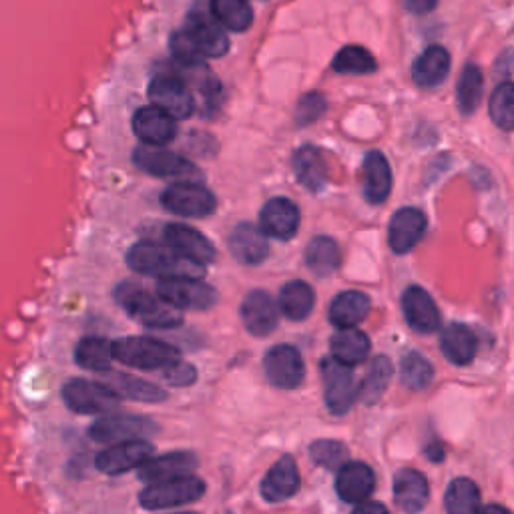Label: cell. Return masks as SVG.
Masks as SVG:
<instances>
[{
    "label": "cell",
    "instance_id": "obj_28",
    "mask_svg": "<svg viewBox=\"0 0 514 514\" xmlns=\"http://www.w3.org/2000/svg\"><path fill=\"white\" fill-rule=\"evenodd\" d=\"M294 173L312 193H320L328 185L326 159L314 145H304L294 153Z\"/></svg>",
    "mask_w": 514,
    "mask_h": 514
},
{
    "label": "cell",
    "instance_id": "obj_43",
    "mask_svg": "<svg viewBox=\"0 0 514 514\" xmlns=\"http://www.w3.org/2000/svg\"><path fill=\"white\" fill-rule=\"evenodd\" d=\"M169 49H171V57L175 59V63H177L181 69L205 65V57H203V53L199 51V47L195 45L193 37L187 33V29H181V31H177V33L171 35Z\"/></svg>",
    "mask_w": 514,
    "mask_h": 514
},
{
    "label": "cell",
    "instance_id": "obj_32",
    "mask_svg": "<svg viewBox=\"0 0 514 514\" xmlns=\"http://www.w3.org/2000/svg\"><path fill=\"white\" fill-rule=\"evenodd\" d=\"M107 386H111L121 398H129V400H137V402L159 404V402L167 400L165 390H161L159 386L145 382L137 376H131V374H119V372L107 374Z\"/></svg>",
    "mask_w": 514,
    "mask_h": 514
},
{
    "label": "cell",
    "instance_id": "obj_7",
    "mask_svg": "<svg viewBox=\"0 0 514 514\" xmlns=\"http://www.w3.org/2000/svg\"><path fill=\"white\" fill-rule=\"evenodd\" d=\"M161 205L181 217H207L215 211L217 199L207 187L185 179L163 191Z\"/></svg>",
    "mask_w": 514,
    "mask_h": 514
},
{
    "label": "cell",
    "instance_id": "obj_24",
    "mask_svg": "<svg viewBox=\"0 0 514 514\" xmlns=\"http://www.w3.org/2000/svg\"><path fill=\"white\" fill-rule=\"evenodd\" d=\"M430 488L422 472L414 468H404L394 476V500L404 512H418L428 504Z\"/></svg>",
    "mask_w": 514,
    "mask_h": 514
},
{
    "label": "cell",
    "instance_id": "obj_36",
    "mask_svg": "<svg viewBox=\"0 0 514 514\" xmlns=\"http://www.w3.org/2000/svg\"><path fill=\"white\" fill-rule=\"evenodd\" d=\"M113 356V344L103 338H85L75 350V362L89 372H109Z\"/></svg>",
    "mask_w": 514,
    "mask_h": 514
},
{
    "label": "cell",
    "instance_id": "obj_29",
    "mask_svg": "<svg viewBox=\"0 0 514 514\" xmlns=\"http://www.w3.org/2000/svg\"><path fill=\"white\" fill-rule=\"evenodd\" d=\"M370 308H372V302L366 294L348 290L334 298L328 318L338 330L340 328H356L370 314Z\"/></svg>",
    "mask_w": 514,
    "mask_h": 514
},
{
    "label": "cell",
    "instance_id": "obj_27",
    "mask_svg": "<svg viewBox=\"0 0 514 514\" xmlns=\"http://www.w3.org/2000/svg\"><path fill=\"white\" fill-rule=\"evenodd\" d=\"M392 191V169L382 151H370L364 161V193L372 205H380Z\"/></svg>",
    "mask_w": 514,
    "mask_h": 514
},
{
    "label": "cell",
    "instance_id": "obj_23",
    "mask_svg": "<svg viewBox=\"0 0 514 514\" xmlns=\"http://www.w3.org/2000/svg\"><path fill=\"white\" fill-rule=\"evenodd\" d=\"M300 472L292 456H282L262 480L260 492L268 502H284L300 490Z\"/></svg>",
    "mask_w": 514,
    "mask_h": 514
},
{
    "label": "cell",
    "instance_id": "obj_2",
    "mask_svg": "<svg viewBox=\"0 0 514 514\" xmlns=\"http://www.w3.org/2000/svg\"><path fill=\"white\" fill-rule=\"evenodd\" d=\"M115 300L123 306V310L137 320L139 324L155 330L177 328L183 322V314L179 308L163 300L159 294L151 296L141 286L133 282H125L115 290Z\"/></svg>",
    "mask_w": 514,
    "mask_h": 514
},
{
    "label": "cell",
    "instance_id": "obj_39",
    "mask_svg": "<svg viewBox=\"0 0 514 514\" xmlns=\"http://www.w3.org/2000/svg\"><path fill=\"white\" fill-rule=\"evenodd\" d=\"M374 55L358 45H348L336 53L332 69L340 75H370L376 71Z\"/></svg>",
    "mask_w": 514,
    "mask_h": 514
},
{
    "label": "cell",
    "instance_id": "obj_26",
    "mask_svg": "<svg viewBox=\"0 0 514 514\" xmlns=\"http://www.w3.org/2000/svg\"><path fill=\"white\" fill-rule=\"evenodd\" d=\"M197 468V456L193 452H169L159 458H149L139 468V478L145 482H159L175 476L191 474Z\"/></svg>",
    "mask_w": 514,
    "mask_h": 514
},
{
    "label": "cell",
    "instance_id": "obj_14",
    "mask_svg": "<svg viewBox=\"0 0 514 514\" xmlns=\"http://www.w3.org/2000/svg\"><path fill=\"white\" fill-rule=\"evenodd\" d=\"M185 29L205 59H219L229 51L225 27L213 17L211 11H193Z\"/></svg>",
    "mask_w": 514,
    "mask_h": 514
},
{
    "label": "cell",
    "instance_id": "obj_48",
    "mask_svg": "<svg viewBox=\"0 0 514 514\" xmlns=\"http://www.w3.org/2000/svg\"><path fill=\"white\" fill-rule=\"evenodd\" d=\"M354 510H356V512H372V510H376V512H386V506H384V504H380V502L364 500V502L356 504V506H354Z\"/></svg>",
    "mask_w": 514,
    "mask_h": 514
},
{
    "label": "cell",
    "instance_id": "obj_6",
    "mask_svg": "<svg viewBox=\"0 0 514 514\" xmlns=\"http://www.w3.org/2000/svg\"><path fill=\"white\" fill-rule=\"evenodd\" d=\"M320 374L324 382V398H326L328 410L336 416L346 414L354 406V400L360 392L356 388L352 366H346L332 356L322 360Z\"/></svg>",
    "mask_w": 514,
    "mask_h": 514
},
{
    "label": "cell",
    "instance_id": "obj_30",
    "mask_svg": "<svg viewBox=\"0 0 514 514\" xmlns=\"http://www.w3.org/2000/svg\"><path fill=\"white\" fill-rule=\"evenodd\" d=\"M440 350L444 358L456 366H466L476 356V338L464 324H450L440 338Z\"/></svg>",
    "mask_w": 514,
    "mask_h": 514
},
{
    "label": "cell",
    "instance_id": "obj_3",
    "mask_svg": "<svg viewBox=\"0 0 514 514\" xmlns=\"http://www.w3.org/2000/svg\"><path fill=\"white\" fill-rule=\"evenodd\" d=\"M113 356L117 362L129 368L153 372V370H163L165 366L179 360V350L161 340L131 336V338H121L113 342Z\"/></svg>",
    "mask_w": 514,
    "mask_h": 514
},
{
    "label": "cell",
    "instance_id": "obj_16",
    "mask_svg": "<svg viewBox=\"0 0 514 514\" xmlns=\"http://www.w3.org/2000/svg\"><path fill=\"white\" fill-rule=\"evenodd\" d=\"M278 308L274 298L264 290H253L241 304V320L249 334L264 338L278 328Z\"/></svg>",
    "mask_w": 514,
    "mask_h": 514
},
{
    "label": "cell",
    "instance_id": "obj_46",
    "mask_svg": "<svg viewBox=\"0 0 514 514\" xmlns=\"http://www.w3.org/2000/svg\"><path fill=\"white\" fill-rule=\"evenodd\" d=\"M161 372H163L165 382L171 384V386H189L197 380L195 368L191 364L181 362V360H175L173 364L165 366Z\"/></svg>",
    "mask_w": 514,
    "mask_h": 514
},
{
    "label": "cell",
    "instance_id": "obj_1",
    "mask_svg": "<svg viewBox=\"0 0 514 514\" xmlns=\"http://www.w3.org/2000/svg\"><path fill=\"white\" fill-rule=\"evenodd\" d=\"M127 266L145 276L153 278H203L205 264L193 262L189 257L177 253L173 247L157 245L151 241L135 243L127 253Z\"/></svg>",
    "mask_w": 514,
    "mask_h": 514
},
{
    "label": "cell",
    "instance_id": "obj_42",
    "mask_svg": "<svg viewBox=\"0 0 514 514\" xmlns=\"http://www.w3.org/2000/svg\"><path fill=\"white\" fill-rule=\"evenodd\" d=\"M400 372H402V382L410 390H424L434 378L432 364L418 352H410L402 358Z\"/></svg>",
    "mask_w": 514,
    "mask_h": 514
},
{
    "label": "cell",
    "instance_id": "obj_15",
    "mask_svg": "<svg viewBox=\"0 0 514 514\" xmlns=\"http://www.w3.org/2000/svg\"><path fill=\"white\" fill-rule=\"evenodd\" d=\"M177 119L157 105L141 107L133 117V131L143 145L163 147L177 135Z\"/></svg>",
    "mask_w": 514,
    "mask_h": 514
},
{
    "label": "cell",
    "instance_id": "obj_12",
    "mask_svg": "<svg viewBox=\"0 0 514 514\" xmlns=\"http://www.w3.org/2000/svg\"><path fill=\"white\" fill-rule=\"evenodd\" d=\"M157 432H159V426L153 420L143 416H127V414H113V416L101 418L89 430L91 438L103 444L147 438V436H155Z\"/></svg>",
    "mask_w": 514,
    "mask_h": 514
},
{
    "label": "cell",
    "instance_id": "obj_9",
    "mask_svg": "<svg viewBox=\"0 0 514 514\" xmlns=\"http://www.w3.org/2000/svg\"><path fill=\"white\" fill-rule=\"evenodd\" d=\"M157 294L179 310H209L217 304L215 288L199 278H165L157 284Z\"/></svg>",
    "mask_w": 514,
    "mask_h": 514
},
{
    "label": "cell",
    "instance_id": "obj_37",
    "mask_svg": "<svg viewBox=\"0 0 514 514\" xmlns=\"http://www.w3.org/2000/svg\"><path fill=\"white\" fill-rule=\"evenodd\" d=\"M482 93H484L482 71L474 63H468L462 69L458 85H456V101H458L460 113L472 115L482 101Z\"/></svg>",
    "mask_w": 514,
    "mask_h": 514
},
{
    "label": "cell",
    "instance_id": "obj_5",
    "mask_svg": "<svg viewBox=\"0 0 514 514\" xmlns=\"http://www.w3.org/2000/svg\"><path fill=\"white\" fill-rule=\"evenodd\" d=\"M119 394L101 382L73 378L63 386L65 404L77 414H105L119 408Z\"/></svg>",
    "mask_w": 514,
    "mask_h": 514
},
{
    "label": "cell",
    "instance_id": "obj_17",
    "mask_svg": "<svg viewBox=\"0 0 514 514\" xmlns=\"http://www.w3.org/2000/svg\"><path fill=\"white\" fill-rule=\"evenodd\" d=\"M268 233L253 223H239L229 235V251L237 262L245 266L264 264L270 253Z\"/></svg>",
    "mask_w": 514,
    "mask_h": 514
},
{
    "label": "cell",
    "instance_id": "obj_44",
    "mask_svg": "<svg viewBox=\"0 0 514 514\" xmlns=\"http://www.w3.org/2000/svg\"><path fill=\"white\" fill-rule=\"evenodd\" d=\"M310 456L318 466H324L328 470H340L346 464L348 450L342 442L336 440H318L310 448Z\"/></svg>",
    "mask_w": 514,
    "mask_h": 514
},
{
    "label": "cell",
    "instance_id": "obj_40",
    "mask_svg": "<svg viewBox=\"0 0 514 514\" xmlns=\"http://www.w3.org/2000/svg\"><path fill=\"white\" fill-rule=\"evenodd\" d=\"M392 380V364L386 356H376L370 364V370L366 372L362 386H360V398L366 404H376L382 394L386 392L388 384Z\"/></svg>",
    "mask_w": 514,
    "mask_h": 514
},
{
    "label": "cell",
    "instance_id": "obj_18",
    "mask_svg": "<svg viewBox=\"0 0 514 514\" xmlns=\"http://www.w3.org/2000/svg\"><path fill=\"white\" fill-rule=\"evenodd\" d=\"M300 221H302L300 209L288 197L270 199L260 213L262 229L280 241L292 239L300 229Z\"/></svg>",
    "mask_w": 514,
    "mask_h": 514
},
{
    "label": "cell",
    "instance_id": "obj_25",
    "mask_svg": "<svg viewBox=\"0 0 514 514\" xmlns=\"http://www.w3.org/2000/svg\"><path fill=\"white\" fill-rule=\"evenodd\" d=\"M450 73V55L444 47H428L412 65V81L422 89H434L446 81Z\"/></svg>",
    "mask_w": 514,
    "mask_h": 514
},
{
    "label": "cell",
    "instance_id": "obj_20",
    "mask_svg": "<svg viewBox=\"0 0 514 514\" xmlns=\"http://www.w3.org/2000/svg\"><path fill=\"white\" fill-rule=\"evenodd\" d=\"M426 231V215L416 207H404L394 213L388 227V243L394 253L412 251Z\"/></svg>",
    "mask_w": 514,
    "mask_h": 514
},
{
    "label": "cell",
    "instance_id": "obj_35",
    "mask_svg": "<svg viewBox=\"0 0 514 514\" xmlns=\"http://www.w3.org/2000/svg\"><path fill=\"white\" fill-rule=\"evenodd\" d=\"M209 11L231 33H243L253 23V9L247 0H211Z\"/></svg>",
    "mask_w": 514,
    "mask_h": 514
},
{
    "label": "cell",
    "instance_id": "obj_41",
    "mask_svg": "<svg viewBox=\"0 0 514 514\" xmlns=\"http://www.w3.org/2000/svg\"><path fill=\"white\" fill-rule=\"evenodd\" d=\"M490 119L504 131L514 129V83H502L490 97Z\"/></svg>",
    "mask_w": 514,
    "mask_h": 514
},
{
    "label": "cell",
    "instance_id": "obj_31",
    "mask_svg": "<svg viewBox=\"0 0 514 514\" xmlns=\"http://www.w3.org/2000/svg\"><path fill=\"white\" fill-rule=\"evenodd\" d=\"M370 348H372L370 338L356 328H340V332L334 334L330 342L332 356L338 362L352 368L366 362V358L370 356Z\"/></svg>",
    "mask_w": 514,
    "mask_h": 514
},
{
    "label": "cell",
    "instance_id": "obj_49",
    "mask_svg": "<svg viewBox=\"0 0 514 514\" xmlns=\"http://www.w3.org/2000/svg\"><path fill=\"white\" fill-rule=\"evenodd\" d=\"M426 456L430 460H434V462H440L444 458V450H442V446L438 442H434V444L426 446Z\"/></svg>",
    "mask_w": 514,
    "mask_h": 514
},
{
    "label": "cell",
    "instance_id": "obj_45",
    "mask_svg": "<svg viewBox=\"0 0 514 514\" xmlns=\"http://www.w3.org/2000/svg\"><path fill=\"white\" fill-rule=\"evenodd\" d=\"M328 109V103H326V97L320 95V93H308L300 99L298 103V109H296V123L300 127L304 125H312L316 123Z\"/></svg>",
    "mask_w": 514,
    "mask_h": 514
},
{
    "label": "cell",
    "instance_id": "obj_4",
    "mask_svg": "<svg viewBox=\"0 0 514 514\" xmlns=\"http://www.w3.org/2000/svg\"><path fill=\"white\" fill-rule=\"evenodd\" d=\"M205 494V482L193 474L175 476L151 482L141 494L139 502L147 510H165L199 500Z\"/></svg>",
    "mask_w": 514,
    "mask_h": 514
},
{
    "label": "cell",
    "instance_id": "obj_33",
    "mask_svg": "<svg viewBox=\"0 0 514 514\" xmlns=\"http://www.w3.org/2000/svg\"><path fill=\"white\" fill-rule=\"evenodd\" d=\"M306 264L308 268L322 278L332 276L340 268V247L332 237H314L306 247Z\"/></svg>",
    "mask_w": 514,
    "mask_h": 514
},
{
    "label": "cell",
    "instance_id": "obj_47",
    "mask_svg": "<svg viewBox=\"0 0 514 514\" xmlns=\"http://www.w3.org/2000/svg\"><path fill=\"white\" fill-rule=\"evenodd\" d=\"M404 7L412 15H428L438 7V0H404Z\"/></svg>",
    "mask_w": 514,
    "mask_h": 514
},
{
    "label": "cell",
    "instance_id": "obj_11",
    "mask_svg": "<svg viewBox=\"0 0 514 514\" xmlns=\"http://www.w3.org/2000/svg\"><path fill=\"white\" fill-rule=\"evenodd\" d=\"M153 450V444H149L145 438L115 442L113 446L97 454L95 466L109 476L125 474L133 468H141L153 456Z\"/></svg>",
    "mask_w": 514,
    "mask_h": 514
},
{
    "label": "cell",
    "instance_id": "obj_21",
    "mask_svg": "<svg viewBox=\"0 0 514 514\" xmlns=\"http://www.w3.org/2000/svg\"><path fill=\"white\" fill-rule=\"evenodd\" d=\"M163 239L169 247H173L177 253L189 257L193 262L209 264L215 260L213 243L193 227H187L181 223H169L163 229Z\"/></svg>",
    "mask_w": 514,
    "mask_h": 514
},
{
    "label": "cell",
    "instance_id": "obj_8",
    "mask_svg": "<svg viewBox=\"0 0 514 514\" xmlns=\"http://www.w3.org/2000/svg\"><path fill=\"white\" fill-rule=\"evenodd\" d=\"M149 99L153 105L165 109L177 121L187 119L195 111V97L189 83L179 75H157L149 83Z\"/></svg>",
    "mask_w": 514,
    "mask_h": 514
},
{
    "label": "cell",
    "instance_id": "obj_38",
    "mask_svg": "<svg viewBox=\"0 0 514 514\" xmlns=\"http://www.w3.org/2000/svg\"><path fill=\"white\" fill-rule=\"evenodd\" d=\"M444 506L452 514H468L480 510V488L470 478H456L450 482Z\"/></svg>",
    "mask_w": 514,
    "mask_h": 514
},
{
    "label": "cell",
    "instance_id": "obj_13",
    "mask_svg": "<svg viewBox=\"0 0 514 514\" xmlns=\"http://www.w3.org/2000/svg\"><path fill=\"white\" fill-rule=\"evenodd\" d=\"M264 368L268 380L282 390L298 388L306 378V364L298 348L280 344L268 350L264 358Z\"/></svg>",
    "mask_w": 514,
    "mask_h": 514
},
{
    "label": "cell",
    "instance_id": "obj_22",
    "mask_svg": "<svg viewBox=\"0 0 514 514\" xmlns=\"http://www.w3.org/2000/svg\"><path fill=\"white\" fill-rule=\"evenodd\" d=\"M376 476L366 462H346L336 476V492L348 504H360L374 492Z\"/></svg>",
    "mask_w": 514,
    "mask_h": 514
},
{
    "label": "cell",
    "instance_id": "obj_34",
    "mask_svg": "<svg viewBox=\"0 0 514 514\" xmlns=\"http://www.w3.org/2000/svg\"><path fill=\"white\" fill-rule=\"evenodd\" d=\"M314 306H316L314 290L302 280H294L286 284L280 292V310L292 322L306 320L312 314Z\"/></svg>",
    "mask_w": 514,
    "mask_h": 514
},
{
    "label": "cell",
    "instance_id": "obj_10",
    "mask_svg": "<svg viewBox=\"0 0 514 514\" xmlns=\"http://www.w3.org/2000/svg\"><path fill=\"white\" fill-rule=\"evenodd\" d=\"M133 163L155 177H177V179H193L199 177V169L187 161L185 157L167 151L163 147H151V145H141L133 153Z\"/></svg>",
    "mask_w": 514,
    "mask_h": 514
},
{
    "label": "cell",
    "instance_id": "obj_19",
    "mask_svg": "<svg viewBox=\"0 0 514 514\" xmlns=\"http://www.w3.org/2000/svg\"><path fill=\"white\" fill-rule=\"evenodd\" d=\"M402 314L408 326L420 334H432L440 326L438 306L420 286H410L402 294Z\"/></svg>",
    "mask_w": 514,
    "mask_h": 514
}]
</instances>
